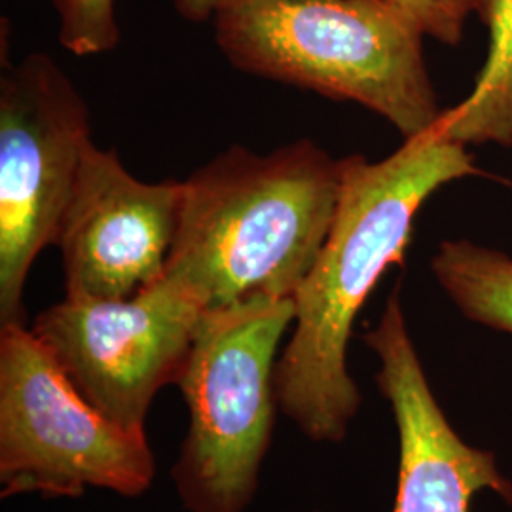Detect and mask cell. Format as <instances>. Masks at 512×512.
<instances>
[{
    "mask_svg": "<svg viewBox=\"0 0 512 512\" xmlns=\"http://www.w3.org/2000/svg\"><path fill=\"white\" fill-rule=\"evenodd\" d=\"M342 160L310 139L258 154L230 147L183 181L164 275L205 311L293 298L336 215Z\"/></svg>",
    "mask_w": 512,
    "mask_h": 512,
    "instance_id": "2",
    "label": "cell"
},
{
    "mask_svg": "<svg viewBox=\"0 0 512 512\" xmlns=\"http://www.w3.org/2000/svg\"><path fill=\"white\" fill-rule=\"evenodd\" d=\"M152 478L147 433L124 429L88 403L33 330L2 325V495L78 497L92 486L135 497Z\"/></svg>",
    "mask_w": 512,
    "mask_h": 512,
    "instance_id": "5",
    "label": "cell"
},
{
    "mask_svg": "<svg viewBox=\"0 0 512 512\" xmlns=\"http://www.w3.org/2000/svg\"><path fill=\"white\" fill-rule=\"evenodd\" d=\"M175 10L190 23L213 21L217 14L238 0H173Z\"/></svg>",
    "mask_w": 512,
    "mask_h": 512,
    "instance_id": "14",
    "label": "cell"
},
{
    "mask_svg": "<svg viewBox=\"0 0 512 512\" xmlns=\"http://www.w3.org/2000/svg\"><path fill=\"white\" fill-rule=\"evenodd\" d=\"M183 183H143L114 150L86 148L57 247L67 298L118 300L156 283L179 230Z\"/></svg>",
    "mask_w": 512,
    "mask_h": 512,
    "instance_id": "8",
    "label": "cell"
},
{
    "mask_svg": "<svg viewBox=\"0 0 512 512\" xmlns=\"http://www.w3.org/2000/svg\"><path fill=\"white\" fill-rule=\"evenodd\" d=\"M213 23L239 71L357 103L403 139L435 128L444 112L423 35L385 0H238Z\"/></svg>",
    "mask_w": 512,
    "mask_h": 512,
    "instance_id": "3",
    "label": "cell"
},
{
    "mask_svg": "<svg viewBox=\"0 0 512 512\" xmlns=\"http://www.w3.org/2000/svg\"><path fill=\"white\" fill-rule=\"evenodd\" d=\"M488 55L471 93L440 116L444 135L463 147L512 148V0H478Z\"/></svg>",
    "mask_w": 512,
    "mask_h": 512,
    "instance_id": "10",
    "label": "cell"
},
{
    "mask_svg": "<svg viewBox=\"0 0 512 512\" xmlns=\"http://www.w3.org/2000/svg\"><path fill=\"white\" fill-rule=\"evenodd\" d=\"M365 344L380 359L376 382L399 429V480L393 512H469L478 492L512 503V482L494 452L461 439L427 382L408 332L399 287Z\"/></svg>",
    "mask_w": 512,
    "mask_h": 512,
    "instance_id": "9",
    "label": "cell"
},
{
    "mask_svg": "<svg viewBox=\"0 0 512 512\" xmlns=\"http://www.w3.org/2000/svg\"><path fill=\"white\" fill-rule=\"evenodd\" d=\"M90 110L50 55L29 54L0 78V319L23 325L37 256L57 243L82 158Z\"/></svg>",
    "mask_w": 512,
    "mask_h": 512,
    "instance_id": "6",
    "label": "cell"
},
{
    "mask_svg": "<svg viewBox=\"0 0 512 512\" xmlns=\"http://www.w3.org/2000/svg\"><path fill=\"white\" fill-rule=\"evenodd\" d=\"M431 272L463 317L512 334L511 255L471 239H444Z\"/></svg>",
    "mask_w": 512,
    "mask_h": 512,
    "instance_id": "11",
    "label": "cell"
},
{
    "mask_svg": "<svg viewBox=\"0 0 512 512\" xmlns=\"http://www.w3.org/2000/svg\"><path fill=\"white\" fill-rule=\"evenodd\" d=\"M205 310L162 275L129 298H67L33 332L74 387L109 420L145 433L154 395L177 384Z\"/></svg>",
    "mask_w": 512,
    "mask_h": 512,
    "instance_id": "7",
    "label": "cell"
},
{
    "mask_svg": "<svg viewBox=\"0 0 512 512\" xmlns=\"http://www.w3.org/2000/svg\"><path fill=\"white\" fill-rule=\"evenodd\" d=\"M293 298H251L205 311L179 387L190 429L173 478L190 512H243L274 427L275 366Z\"/></svg>",
    "mask_w": 512,
    "mask_h": 512,
    "instance_id": "4",
    "label": "cell"
},
{
    "mask_svg": "<svg viewBox=\"0 0 512 512\" xmlns=\"http://www.w3.org/2000/svg\"><path fill=\"white\" fill-rule=\"evenodd\" d=\"M484 177L467 147L439 124L382 160L342 158L336 215L293 296V336L275 366L281 412L317 442H342L361 408L348 370L357 315L391 266H403L414 220L446 184Z\"/></svg>",
    "mask_w": 512,
    "mask_h": 512,
    "instance_id": "1",
    "label": "cell"
},
{
    "mask_svg": "<svg viewBox=\"0 0 512 512\" xmlns=\"http://www.w3.org/2000/svg\"><path fill=\"white\" fill-rule=\"evenodd\" d=\"M59 42L78 57L107 54L120 42L114 0H52Z\"/></svg>",
    "mask_w": 512,
    "mask_h": 512,
    "instance_id": "12",
    "label": "cell"
},
{
    "mask_svg": "<svg viewBox=\"0 0 512 512\" xmlns=\"http://www.w3.org/2000/svg\"><path fill=\"white\" fill-rule=\"evenodd\" d=\"M395 8L423 38H435L440 44L456 46L465 25L476 14L478 0H385Z\"/></svg>",
    "mask_w": 512,
    "mask_h": 512,
    "instance_id": "13",
    "label": "cell"
}]
</instances>
